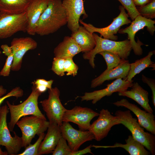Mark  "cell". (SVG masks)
<instances>
[{
	"mask_svg": "<svg viewBox=\"0 0 155 155\" xmlns=\"http://www.w3.org/2000/svg\"><path fill=\"white\" fill-rule=\"evenodd\" d=\"M10 46L13 56L11 70L16 71L21 68L24 55L28 51L36 49L37 43L30 37L16 38L12 40Z\"/></svg>",
	"mask_w": 155,
	"mask_h": 155,
	"instance_id": "15",
	"label": "cell"
},
{
	"mask_svg": "<svg viewBox=\"0 0 155 155\" xmlns=\"http://www.w3.org/2000/svg\"><path fill=\"white\" fill-rule=\"evenodd\" d=\"M28 22L26 11L16 14L0 11V39L9 37L18 32H26Z\"/></svg>",
	"mask_w": 155,
	"mask_h": 155,
	"instance_id": "7",
	"label": "cell"
},
{
	"mask_svg": "<svg viewBox=\"0 0 155 155\" xmlns=\"http://www.w3.org/2000/svg\"><path fill=\"white\" fill-rule=\"evenodd\" d=\"M135 6H141L148 3L151 0H132Z\"/></svg>",
	"mask_w": 155,
	"mask_h": 155,
	"instance_id": "40",
	"label": "cell"
},
{
	"mask_svg": "<svg viewBox=\"0 0 155 155\" xmlns=\"http://www.w3.org/2000/svg\"><path fill=\"white\" fill-rule=\"evenodd\" d=\"M142 79L143 82L147 84L150 88L152 95V101L153 105L155 106V80L154 79L146 77L143 74L142 75Z\"/></svg>",
	"mask_w": 155,
	"mask_h": 155,
	"instance_id": "36",
	"label": "cell"
},
{
	"mask_svg": "<svg viewBox=\"0 0 155 155\" xmlns=\"http://www.w3.org/2000/svg\"><path fill=\"white\" fill-rule=\"evenodd\" d=\"M140 15L147 18H155V0H152L147 4L136 7Z\"/></svg>",
	"mask_w": 155,
	"mask_h": 155,
	"instance_id": "28",
	"label": "cell"
},
{
	"mask_svg": "<svg viewBox=\"0 0 155 155\" xmlns=\"http://www.w3.org/2000/svg\"><path fill=\"white\" fill-rule=\"evenodd\" d=\"M99 114L90 108L75 106L71 110H66L62 121L77 124L80 130H88L91 121Z\"/></svg>",
	"mask_w": 155,
	"mask_h": 155,
	"instance_id": "12",
	"label": "cell"
},
{
	"mask_svg": "<svg viewBox=\"0 0 155 155\" xmlns=\"http://www.w3.org/2000/svg\"><path fill=\"white\" fill-rule=\"evenodd\" d=\"M7 92V90L4 88L2 86H0V97L5 94Z\"/></svg>",
	"mask_w": 155,
	"mask_h": 155,
	"instance_id": "42",
	"label": "cell"
},
{
	"mask_svg": "<svg viewBox=\"0 0 155 155\" xmlns=\"http://www.w3.org/2000/svg\"><path fill=\"white\" fill-rule=\"evenodd\" d=\"M82 52L81 48L74 40L69 36H65L63 41L54 49V57L66 59L73 58Z\"/></svg>",
	"mask_w": 155,
	"mask_h": 155,
	"instance_id": "23",
	"label": "cell"
},
{
	"mask_svg": "<svg viewBox=\"0 0 155 155\" xmlns=\"http://www.w3.org/2000/svg\"><path fill=\"white\" fill-rule=\"evenodd\" d=\"M92 147V145L90 144L83 150H77L76 151H73L71 155H82L87 154L88 153L94 154L91 152V148Z\"/></svg>",
	"mask_w": 155,
	"mask_h": 155,
	"instance_id": "38",
	"label": "cell"
},
{
	"mask_svg": "<svg viewBox=\"0 0 155 155\" xmlns=\"http://www.w3.org/2000/svg\"><path fill=\"white\" fill-rule=\"evenodd\" d=\"M66 12L61 0H49L47 8L37 23L36 33L40 36L53 34L67 24Z\"/></svg>",
	"mask_w": 155,
	"mask_h": 155,
	"instance_id": "1",
	"label": "cell"
},
{
	"mask_svg": "<svg viewBox=\"0 0 155 155\" xmlns=\"http://www.w3.org/2000/svg\"><path fill=\"white\" fill-rule=\"evenodd\" d=\"M49 96L47 99L40 102L50 123H55L61 126L62 118L66 111L60 98V91L57 87L48 90Z\"/></svg>",
	"mask_w": 155,
	"mask_h": 155,
	"instance_id": "9",
	"label": "cell"
},
{
	"mask_svg": "<svg viewBox=\"0 0 155 155\" xmlns=\"http://www.w3.org/2000/svg\"><path fill=\"white\" fill-rule=\"evenodd\" d=\"M118 107L122 106L128 109L136 116L140 125L147 131L155 135V116L153 114L142 110L135 104L123 98L113 103Z\"/></svg>",
	"mask_w": 155,
	"mask_h": 155,
	"instance_id": "16",
	"label": "cell"
},
{
	"mask_svg": "<svg viewBox=\"0 0 155 155\" xmlns=\"http://www.w3.org/2000/svg\"><path fill=\"white\" fill-rule=\"evenodd\" d=\"M99 117L90 125L88 130L93 135L94 139L100 141L107 135L114 126L120 124V120L113 115L107 109H102L100 111Z\"/></svg>",
	"mask_w": 155,
	"mask_h": 155,
	"instance_id": "11",
	"label": "cell"
},
{
	"mask_svg": "<svg viewBox=\"0 0 155 155\" xmlns=\"http://www.w3.org/2000/svg\"><path fill=\"white\" fill-rule=\"evenodd\" d=\"M131 23L129 26L120 29L118 32L121 34H127L128 39L130 41L134 53L136 55L140 56L143 53L141 46L144 44L139 40L136 42L135 39V35L138 31L145 27H146L148 31L151 35H153L155 31V21L139 15Z\"/></svg>",
	"mask_w": 155,
	"mask_h": 155,
	"instance_id": "8",
	"label": "cell"
},
{
	"mask_svg": "<svg viewBox=\"0 0 155 155\" xmlns=\"http://www.w3.org/2000/svg\"><path fill=\"white\" fill-rule=\"evenodd\" d=\"M50 123L45 119L34 115L22 117L16 123L20 129L22 136V147L31 144L36 135L38 136L47 129Z\"/></svg>",
	"mask_w": 155,
	"mask_h": 155,
	"instance_id": "5",
	"label": "cell"
},
{
	"mask_svg": "<svg viewBox=\"0 0 155 155\" xmlns=\"http://www.w3.org/2000/svg\"><path fill=\"white\" fill-rule=\"evenodd\" d=\"M65 59L54 57L51 67L52 70L57 75L62 76L65 75L64 64Z\"/></svg>",
	"mask_w": 155,
	"mask_h": 155,
	"instance_id": "32",
	"label": "cell"
},
{
	"mask_svg": "<svg viewBox=\"0 0 155 155\" xmlns=\"http://www.w3.org/2000/svg\"><path fill=\"white\" fill-rule=\"evenodd\" d=\"M133 82V80L129 81L121 78L116 79L111 84L107 85V87L104 89L86 92L84 95L79 97L82 101L92 100V103L94 104L105 96H110L114 92L125 91L131 88Z\"/></svg>",
	"mask_w": 155,
	"mask_h": 155,
	"instance_id": "14",
	"label": "cell"
},
{
	"mask_svg": "<svg viewBox=\"0 0 155 155\" xmlns=\"http://www.w3.org/2000/svg\"><path fill=\"white\" fill-rule=\"evenodd\" d=\"M115 115L120 119V124L129 130L136 140L143 145L152 155L155 154V135L145 132L137 119L133 117L129 110H117Z\"/></svg>",
	"mask_w": 155,
	"mask_h": 155,
	"instance_id": "4",
	"label": "cell"
},
{
	"mask_svg": "<svg viewBox=\"0 0 155 155\" xmlns=\"http://www.w3.org/2000/svg\"><path fill=\"white\" fill-rule=\"evenodd\" d=\"M45 134L44 133L41 134L35 143L30 144L25 148V150L22 153L18 155H38V150L40 144L44 138Z\"/></svg>",
	"mask_w": 155,
	"mask_h": 155,
	"instance_id": "30",
	"label": "cell"
},
{
	"mask_svg": "<svg viewBox=\"0 0 155 155\" xmlns=\"http://www.w3.org/2000/svg\"><path fill=\"white\" fill-rule=\"evenodd\" d=\"M130 90L118 92L119 96L130 98L140 105L146 111L153 113V110L150 106L148 92L142 87L137 82L133 84Z\"/></svg>",
	"mask_w": 155,
	"mask_h": 155,
	"instance_id": "21",
	"label": "cell"
},
{
	"mask_svg": "<svg viewBox=\"0 0 155 155\" xmlns=\"http://www.w3.org/2000/svg\"><path fill=\"white\" fill-rule=\"evenodd\" d=\"M47 132L38 150V155L52 153L61 137L60 126L55 123H50Z\"/></svg>",
	"mask_w": 155,
	"mask_h": 155,
	"instance_id": "19",
	"label": "cell"
},
{
	"mask_svg": "<svg viewBox=\"0 0 155 155\" xmlns=\"http://www.w3.org/2000/svg\"><path fill=\"white\" fill-rule=\"evenodd\" d=\"M1 48L3 51L4 55L7 57L12 54V50L11 46L7 44H3L1 46Z\"/></svg>",
	"mask_w": 155,
	"mask_h": 155,
	"instance_id": "39",
	"label": "cell"
},
{
	"mask_svg": "<svg viewBox=\"0 0 155 155\" xmlns=\"http://www.w3.org/2000/svg\"><path fill=\"white\" fill-rule=\"evenodd\" d=\"M129 60H125L118 66L107 71H103L100 75L92 80L91 88H95L102 85L105 81L121 78L125 79L130 68Z\"/></svg>",
	"mask_w": 155,
	"mask_h": 155,
	"instance_id": "20",
	"label": "cell"
},
{
	"mask_svg": "<svg viewBox=\"0 0 155 155\" xmlns=\"http://www.w3.org/2000/svg\"><path fill=\"white\" fill-rule=\"evenodd\" d=\"M1 53V51H0V54Z\"/></svg>",
	"mask_w": 155,
	"mask_h": 155,
	"instance_id": "44",
	"label": "cell"
},
{
	"mask_svg": "<svg viewBox=\"0 0 155 155\" xmlns=\"http://www.w3.org/2000/svg\"><path fill=\"white\" fill-rule=\"evenodd\" d=\"M125 141L126 143L124 144L116 142L113 145H92V147L95 148H121L125 150L130 155H149L151 154L150 152L146 149L144 146L136 140L132 135H129Z\"/></svg>",
	"mask_w": 155,
	"mask_h": 155,
	"instance_id": "22",
	"label": "cell"
},
{
	"mask_svg": "<svg viewBox=\"0 0 155 155\" xmlns=\"http://www.w3.org/2000/svg\"><path fill=\"white\" fill-rule=\"evenodd\" d=\"M104 59L107 69L104 71H108L118 66L125 60L121 59L118 55L108 51H103L99 53Z\"/></svg>",
	"mask_w": 155,
	"mask_h": 155,
	"instance_id": "27",
	"label": "cell"
},
{
	"mask_svg": "<svg viewBox=\"0 0 155 155\" xmlns=\"http://www.w3.org/2000/svg\"><path fill=\"white\" fill-rule=\"evenodd\" d=\"M35 85L37 90L41 93L45 92L48 89L47 87L44 85Z\"/></svg>",
	"mask_w": 155,
	"mask_h": 155,
	"instance_id": "41",
	"label": "cell"
},
{
	"mask_svg": "<svg viewBox=\"0 0 155 155\" xmlns=\"http://www.w3.org/2000/svg\"><path fill=\"white\" fill-rule=\"evenodd\" d=\"M60 128L62 136L67 141L73 151L78 150L84 143L94 139L93 135L90 131L76 129L69 122H63Z\"/></svg>",
	"mask_w": 155,
	"mask_h": 155,
	"instance_id": "13",
	"label": "cell"
},
{
	"mask_svg": "<svg viewBox=\"0 0 155 155\" xmlns=\"http://www.w3.org/2000/svg\"><path fill=\"white\" fill-rule=\"evenodd\" d=\"M0 155H8L6 151H5L4 152H3L1 148L0 147Z\"/></svg>",
	"mask_w": 155,
	"mask_h": 155,
	"instance_id": "43",
	"label": "cell"
},
{
	"mask_svg": "<svg viewBox=\"0 0 155 155\" xmlns=\"http://www.w3.org/2000/svg\"><path fill=\"white\" fill-rule=\"evenodd\" d=\"M9 112L7 105L0 107V145L5 147L8 155H16L22 148V139L14 131L13 137L10 134L7 122Z\"/></svg>",
	"mask_w": 155,
	"mask_h": 155,
	"instance_id": "6",
	"label": "cell"
},
{
	"mask_svg": "<svg viewBox=\"0 0 155 155\" xmlns=\"http://www.w3.org/2000/svg\"><path fill=\"white\" fill-rule=\"evenodd\" d=\"M73 58L65 59L64 67L65 72H67L66 75L74 77L77 75L78 67L74 63Z\"/></svg>",
	"mask_w": 155,
	"mask_h": 155,
	"instance_id": "33",
	"label": "cell"
},
{
	"mask_svg": "<svg viewBox=\"0 0 155 155\" xmlns=\"http://www.w3.org/2000/svg\"><path fill=\"white\" fill-rule=\"evenodd\" d=\"M32 0H0V11L19 14L26 11Z\"/></svg>",
	"mask_w": 155,
	"mask_h": 155,
	"instance_id": "26",
	"label": "cell"
},
{
	"mask_svg": "<svg viewBox=\"0 0 155 155\" xmlns=\"http://www.w3.org/2000/svg\"><path fill=\"white\" fill-rule=\"evenodd\" d=\"M154 53V51H150L145 57L130 63V68L128 74L123 80L131 81L132 79L136 74L139 73L147 67H152L153 70H154L155 63L151 60V58Z\"/></svg>",
	"mask_w": 155,
	"mask_h": 155,
	"instance_id": "25",
	"label": "cell"
},
{
	"mask_svg": "<svg viewBox=\"0 0 155 155\" xmlns=\"http://www.w3.org/2000/svg\"><path fill=\"white\" fill-rule=\"evenodd\" d=\"M49 0H32L26 12L28 19L26 32L31 35L36 34V29L39 20L47 8Z\"/></svg>",
	"mask_w": 155,
	"mask_h": 155,
	"instance_id": "18",
	"label": "cell"
},
{
	"mask_svg": "<svg viewBox=\"0 0 155 155\" xmlns=\"http://www.w3.org/2000/svg\"><path fill=\"white\" fill-rule=\"evenodd\" d=\"M54 80H52L49 81H47L44 79H37L33 82V84L35 85H42L46 86L48 89L51 88L52 86Z\"/></svg>",
	"mask_w": 155,
	"mask_h": 155,
	"instance_id": "37",
	"label": "cell"
},
{
	"mask_svg": "<svg viewBox=\"0 0 155 155\" xmlns=\"http://www.w3.org/2000/svg\"><path fill=\"white\" fill-rule=\"evenodd\" d=\"M120 13L119 15L113 19V21L109 26L103 28H98L90 24L84 22L80 19L79 22L88 31L92 33L98 32L100 34L101 37L111 40L116 41L118 37L115 35L117 33L121 27L125 25H128L131 22L128 18L129 16L125 11V9L123 6H119Z\"/></svg>",
	"mask_w": 155,
	"mask_h": 155,
	"instance_id": "10",
	"label": "cell"
},
{
	"mask_svg": "<svg viewBox=\"0 0 155 155\" xmlns=\"http://www.w3.org/2000/svg\"><path fill=\"white\" fill-rule=\"evenodd\" d=\"M96 44L91 51L84 53L83 55L84 59L89 60L93 68H94V59L96 55L101 52L108 51L119 55L121 59L127 60L132 50L130 41L128 39L117 41L102 38L93 33Z\"/></svg>",
	"mask_w": 155,
	"mask_h": 155,
	"instance_id": "3",
	"label": "cell"
},
{
	"mask_svg": "<svg viewBox=\"0 0 155 155\" xmlns=\"http://www.w3.org/2000/svg\"><path fill=\"white\" fill-rule=\"evenodd\" d=\"M34 84L32 87V92L30 95L22 103L18 105L12 104L8 101L6 103L10 113V118L7 124L10 131H13L17 122L22 117L34 115L46 119L40 110L38 100L41 94Z\"/></svg>",
	"mask_w": 155,
	"mask_h": 155,
	"instance_id": "2",
	"label": "cell"
},
{
	"mask_svg": "<svg viewBox=\"0 0 155 155\" xmlns=\"http://www.w3.org/2000/svg\"><path fill=\"white\" fill-rule=\"evenodd\" d=\"M93 33L84 26H80L76 31L72 33L71 36L80 46L82 52L85 53L91 51L95 46L96 41Z\"/></svg>",
	"mask_w": 155,
	"mask_h": 155,
	"instance_id": "24",
	"label": "cell"
},
{
	"mask_svg": "<svg viewBox=\"0 0 155 155\" xmlns=\"http://www.w3.org/2000/svg\"><path fill=\"white\" fill-rule=\"evenodd\" d=\"M73 151L62 136L60 138L53 153V155H71Z\"/></svg>",
	"mask_w": 155,
	"mask_h": 155,
	"instance_id": "29",
	"label": "cell"
},
{
	"mask_svg": "<svg viewBox=\"0 0 155 155\" xmlns=\"http://www.w3.org/2000/svg\"><path fill=\"white\" fill-rule=\"evenodd\" d=\"M62 2L67 16V26L73 33L80 26L79 21L81 16L83 15L84 18L88 17L84 9L83 1L63 0Z\"/></svg>",
	"mask_w": 155,
	"mask_h": 155,
	"instance_id": "17",
	"label": "cell"
},
{
	"mask_svg": "<svg viewBox=\"0 0 155 155\" xmlns=\"http://www.w3.org/2000/svg\"><path fill=\"white\" fill-rule=\"evenodd\" d=\"M24 94V91L20 87H16L12 89L6 95L0 97V106L3 101L7 98L12 96L15 97L17 98L22 97Z\"/></svg>",
	"mask_w": 155,
	"mask_h": 155,
	"instance_id": "34",
	"label": "cell"
},
{
	"mask_svg": "<svg viewBox=\"0 0 155 155\" xmlns=\"http://www.w3.org/2000/svg\"><path fill=\"white\" fill-rule=\"evenodd\" d=\"M13 59V53L7 56L5 64L0 72V75L4 77L9 76Z\"/></svg>",
	"mask_w": 155,
	"mask_h": 155,
	"instance_id": "35",
	"label": "cell"
},
{
	"mask_svg": "<svg viewBox=\"0 0 155 155\" xmlns=\"http://www.w3.org/2000/svg\"><path fill=\"white\" fill-rule=\"evenodd\" d=\"M126 10L129 17L133 20L140 15L132 0H118Z\"/></svg>",
	"mask_w": 155,
	"mask_h": 155,
	"instance_id": "31",
	"label": "cell"
}]
</instances>
